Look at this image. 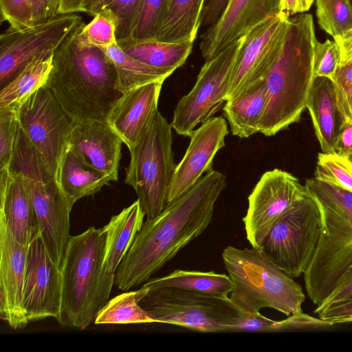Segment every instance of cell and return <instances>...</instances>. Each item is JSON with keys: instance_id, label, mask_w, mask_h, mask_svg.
Returning <instances> with one entry per match:
<instances>
[{"instance_id": "cell-52", "label": "cell", "mask_w": 352, "mask_h": 352, "mask_svg": "<svg viewBox=\"0 0 352 352\" xmlns=\"http://www.w3.org/2000/svg\"><path fill=\"white\" fill-rule=\"evenodd\" d=\"M85 0H62L60 14L84 12L83 5Z\"/></svg>"}, {"instance_id": "cell-15", "label": "cell", "mask_w": 352, "mask_h": 352, "mask_svg": "<svg viewBox=\"0 0 352 352\" xmlns=\"http://www.w3.org/2000/svg\"><path fill=\"white\" fill-rule=\"evenodd\" d=\"M307 192L305 185L288 172L278 168L265 172L248 196L243 218L252 247L258 249L277 221Z\"/></svg>"}, {"instance_id": "cell-10", "label": "cell", "mask_w": 352, "mask_h": 352, "mask_svg": "<svg viewBox=\"0 0 352 352\" xmlns=\"http://www.w3.org/2000/svg\"><path fill=\"white\" fill-rule=\"evenodd\" d=\"M319 205L321 233L303 273L307 293L316 306L334 290L352 265V225L334 210Z\"/></svg>"}, {"instance_id": "cell-48", "label": "cell", "mask_w": 352, "mask_h": 352, "mask_svg": "<svg viewBox=\"0 0 352 352\" xmlns=\"http://www.w3.org/2000/svg\"><path fill=\"white\" fill-rule=\"evenodd\" d=\"M335 151L340 156L352 157V119L343 120L339 126L336 139Z\"/></svg>"}, {"instance_id": "cell-49", "label": "cell", "mask_w": 352, "mask_h": 352, "mask_svg": "<svg viewBox=\"0 0 352 352\" xmlns=\"http://www.w3.org/2000/svg\"><path fill=\"white\" fill-rule=\"evenodd\" d=\"M315 0H280L279 15L289 19L309 10Z\"/></svg>"}, {"instance_id": "cell-18", "label": "cell", "mask_w": 352, "mask_h": 352, "mask_svg": "<svg viewBox=\"0 0 352 352\" xmlns=\"http://www.w3.org/2000/svg\"><path fill=\"white\" fill-rule=\"evenodd\" d=\"M228 133L226 120L218 116L210 118L190 133L188 148L173 175L168 204L189 190L204 173L213 170L214 157L225 146Z\"/></svg>"}, {"instance_id": "cell-29", "label": "cell", "mask_w": 352, "mask_h": 352, "mask_svg": "<svg viewBox=\"0 0 352 352\" xmlns=\"http://www.w3.org/2000/svg\"><path fill=\"white\" fill-rule=\"evenodd\" d=\"M129 56L151 66L175 71L182 67L191 53L192 43H167L156 40L133 42L117 41Z\"/></svg>"}, {"instance_id": "cell-6", "label": "cell", "mask_w": 352, "mask_h": 352, "mask_svg": "<svg viewBox=\"0 0 352 352\" xmlns=\"http://www.w3.org/2000/svg\"><path fill=\"white\" fill-rule=\"evenodd\" d=\"M105 243L103 228L91 226L70 237L61 266V325L83 330L95 320Z\"/></svg>"}, {"instance_id": "cell-25", "label": "cell", "mask_w": 352, "mask_h": 352, "mask_svg": "<svg viewBox=\"0 0 352 352\" xmlns=\"http://www.w3.org/2000/svg\"><path fill=\"white\" fill-rule=\"evenodd\" d=\"M111 181L109 176L87 164L69 148L67 149L60 164L57 182L72 208L77 201L97 193Z\"/></svg>"}, {"instance_id": "cell-36", "label": "cell", "mask_w": 352, "mask_h": 352, "mask_svg": "<svg viewBox=\"0 0 352 352\" xmlns=\"http://www.w3.org/2000/svg\"><path fill=\"white\" fill-rule=\"evenodd\" d=\"M87 25H82L78 37L80 42L89 47L103 50L117 43L118 19L109 10H104L94 16Z\"/></svg>"}, {"instance_id": "cell-21", "label": "cell", "mask_w": 352, "mask_h": 352, "mask_svg": "<svg viewBox=\"0 0 352 352\" xmlns=\"http://www.w3.org/2000/svg\"><path fill=\"white\" fill-rule=\"evenodd\" d=\"M163 82H154L128 91L110 110L107 122L129 149L139 142L157 109Z\"/></svg>"}, {"instance_id": "cell-27", "label": "cell", "mask_w": 352, "mask_h": 352, "mask_svg": "<svg viewBox=\"0 0 352 352\" xmlns=\"http://www.w3.org/2000/svg\"><path fill=\"white\" fill-rule=\"evenodd\" d=\"M205 1L170 0L155 40L193 43L202 22Z\"/></svg>"}, {"instance_id": "cell-54", "label": "cell", "mask_w": 352, "mask_h": 352, "mask_svg": "<svg viewBox=\"0 0 352 352\" xmlns=\"http://www.w3.org/2000/svg\"><path fill=\"white\" fill-rule=\"evenodd\" d=\"M351 160L352 161V157L351 158Z\"/></svg>"}, {"instance_id": "cell-3", "label": "cell", "mask_w": 352, "mask_h": 352, "mask_svg": "<svg viewBox=\"0 0 352 352\" xmlns=\"http://www.w3.org/2000/svg\"><path fill=\"white\" fill-rule=\"evenodd\" d=\"M317 41L312 15L288 19L281 52L265 79L267 104L259 132L272 136L300 120L315 78L314 48Z\"/></svg>"}, {"instance_id": "cell-38", "label": "cell", "mask_w": 352, "mask_h": 352, "mask_svg": "<svg viewBox=\"0 0 352 352\" xmlns=\"http://www.w3.org/2000/svg\"><path fill=\"white\" fill-rule=\"evenodd\" d=\"M305 186L317 201L334 210L352 225V192L336 186L307 179Z\"/></svg>"}, {"instance_id": "cell-40", "label": "cell", "mask_w": 352, "mask_h": 352, "mask_svg": "<svg viewBox=\"0 0 352 352\" xmlns=\"http://www.w3.org/2000/svg\"><path fill=\"white\" fill-rule=\"evenodd\" d=\"M19 126L16 110L0 109V170L9 169Z\"/></svg>"}, {"instance_id": "cell-24", "label": "cell", "mask_w": 352, "mask_h": 352, "mask_svg": "<svg viewBox=\"0 0 352 352\" xmlns=\"http://www.w3.org/2000/svg\"><path fill=\"white\" fill-rule=\"evenodd\" d=\"M306 108L315 134L324 153H336V135L342 122L336 102L333 81L326 77H316L310 88Z\"/></svg>"}, {"instance_id": "cell-28", "label": "cell", "mask_w": 352, "mask_h": 352, "mask_svg": "<svg viewBox=\"0 0 352 352\" xmlns=\"http://www.w3.org/2000/svg\"><path fill=\"white\" fill-rule=\"evenodd\" d=\"M148 288L169 287L228 298L232 290L229 276L214 272L176 270L143 284Z\"/></svg>"}, {"instance_id": "cell-2", "label": "cell", "mask_w": 352, "mask_h": 352, "mask_svg": "<svg viewBox=\"0 0 352 352\" xmlns=\"http://www.w3.org/2000/svg\"><path fill=\"white\" fill-rule=\"evenodd\" d=\"M81 21L53 54L45 86L76 122H107L122 96L117 89V71L105 50L82 44Z\"/></svg>"}, {"instance_id": "cell-31", "label": "cell", "mask_w": 352, "mask_h": 352, "mask_svg": "<svg viewBox=\"0 0 352 352\" xmlns=\"http://www.w3.org/2000/svg\"><path fill=\"white\" fill-rule=\"evenodd\" d=\"M53 56L28 65L0 91V109L16 110L32 94L46 85Z\"/></svg>"}, {"instance_id": "cell-19", "label": "cell", "mask_w": 352, "mask_h": 352, "mask_svg": "<svg viewBox=\"0 0 352 352\" xmlns=\"http://www.w3.org/2000/svg\"><path fill=\"white\" fill-rule=\"evenodd\" d=\"M28 247L0 219V318L13 329L29 323L23 304Z\"/></svg>"}, {"instance_id": "cell-50", "label": "cell", "mask_w": 352, "mask_h": 352, "mask_svg": "<svg viewBox=\"0 0 352 352\" xmlns=\"http://www.w3.org/2000/svg\"><path fill=\"white\" fill-rule=\"evenodd\" d=\"M228 0H208L204 7L202 22L204 25H212L219 18Z\"/></svg>"}, {"instance_id": "cell-53", "label": "cell", "mask_w": 352, "mask_h": 352, "mask_svg": "<svg viewBox=\"0 0 352 352\" xmlns=\"http://www.w3.org/2000/svg\"><path fill=\"white\" fill-rule=\"evenodd\" d=\"M349 3H350V5H351V9H352V0H349Z\"/></svg>"}, {"instance_id": "cell-30", "label": "cell", "mask_w": 352, "mask_h": 352, "mask_svg": "<svg viewBox=\"0 0 352 352\" xmlns=\"http://www.w3.org/2000/svg\"><path fill=\"white\" fill-rule=\"evenodd\" d=\"M117 71V89L122 94L154 82H164L174 71L147 65L124 52L118 43L104 50Z\"/></svg>"}, {"instance_id": "cell-7", "label": "cell", "mask_w": 352, "mask_h": 352, "mask_svg": "<svg viewBox=\"0 0 352 352\" xmlns=\"http://www.w3.org/2000/svg\"><path fill=\"white\" fill-rule=\"evenodd\" d=\"M170 124L157 110L139 142L129 150L124 182L135 190L146 219L168 205L170 186L177 164Z\"/></svg>"}, {"instance_id": "cell-35", "label": "cell", "mask_w": 352, "mask_h": 352, "mask_svg": "<svg viewBox=\"0 0 352 352\" xmlns=\"http://www.w3.org/2000/svg\"><path fill=\"white\" fill-rule=\"evenodd\" d=\"M316 13L320 28L333 38L352 28L349 0H316Z\"/></svg>"}, {"instance_id": "cell-11", "label": "cell", "mask_w": 352, "mask_h": 352, "mask_svg": "<svg viewBox=\"0 0 352 352\" xmlns=\"http://www.w3.org/2000/svg\"><path fill=\"white\" fill-rule=\"evenodd\" d=\"M243 40L244 36L236 39L202 66L193 87L174 109L170 125L177 134L189 137L226 102L230 72Z\"/></svg>"}, {"instance_id": "cell-5", "label": "cell", "mask_w": 352, "mask_h": 352, "mask_svg": "<svg viewBox=\"0 0 352 352\" xmlns=\"http://www.w3.org/2000/svg\"><path fill=\"white\" fill-rule=\"evenodd\" d=\"M10 173L25 186L35 210L41 235L49 254L60 267L69 240L72 208L38 151L19 126Z\"/></svg>"}, {"instance_id": "cell-8", "label": "cell", "mask_w": 352, "mask_h": 352, "mask_svg": "<svg viewBox=\"0 0 352 352\" xmlns=\"http://www.w3.org/2000/svg\"><path fill=\"white\" fill-rule=\"evenodd\" d=\"M139 305L155 322L181 326L201 332L231 331L242 313L228 298L183 289L142 286Z\"/></svg>"}, {"instance_id": "cell-39", "label": "cell", "mask_w": 352, "mask_h": 352, "mask_svg": "<svg viewBox=\"0 0 352 352\" xmlns=\"http://www.w3.org/2000/svg\"><path fill=\"white\" fill-rule=\"evenodd\" d=\"M341 62V53L338 43L333 40L316 41L313 63L314 77H326L333 80Z\"/></svg>"}, {"instance_id": "cell-22", "label": "cell", "mask_w": 352, "mask_h": 352, "mask_svg": "<svg viewBox=\"0 0 352 352\" xmlns=\"http://www.w3.org/2000/svg\"><path fill=\"white\" fill-rule=\"evenodd\" d=\"M122 143L107 122L91 121L76 123L68 148L111 181H117Z\"/></svg>"}, {"instance_id": "cell-33", "label": "cell", "mask_w": 352, "mask_h": 352, "mask_svg": "<svg viewBox=\"0 0 352 352\" xmlns=\"http://www.w3.org/2000/svg\"><path fill=\"white\" fill-rule=\"evenodd\" d=\"M143 0H85L84 12L94 16L104 10L111 11L118 22L117 41L129 38Z\"/></svg>"}, {"instance_id": "cell-41", "label": "cell", "mask_w": 352, "mask_h": 352, "mask_svg": "<svg viewBox=\"0 0 352 352\" xmlns=\"http://www.w3.org/2000/svg\"><path fill=\"white\" fill-rule=\"evenodd\" d=\"M332 81L342 121L352 119V58L339 65Z\"/></svg>"}, {"instance_id": "cell-32", "label": "cell", "mask_w": 352, "mask_h": 352, "mask_svg": "<svg viewBox=\"0 0 352 352\" xmlns=\"http://www.w3.org/2000/svg\"><path fill=\"white\" fill-rule=\"evenodd\" d=\"M152 322L154 320L138 303L137 291L124 292L108 300L94 320L96 324Z\"/></svg>"}, {"instance_id": "cell-42", "label": "cell", "mask_w": 352, "mask_h": 352, "mask_svg": "<svg viewBox=\"0 0 352 352\" xmlns=\"http://www.w3.org/2000/svg\"><path fill=\"white\" fill-rule=\"evenodd\" d=\"M1 14L10 26L21 29L32 26L30 0H0Z\"/></svg>"}, {"instance_id": "cell-43", "label": "cell", "mask_w": 352, "mask_h": 352, "mask_svg": "<svg viewBox=\"0 0 352 352\" xmlns=\"http://www.w3.org/2000/svg\"><path fill=\"white\" fill-rule=\"evenodd\" d=\"M333 325L334 324L332 322L320 317L318 318H314L301 311L290 315L283 320L276 321L273 327V331L317 329L329 327Z\"/></svg>"}, {"instance_id": "cell-4", "label": "cell", "mask_w": 352, "mask_h": 352, "mask_svg": "<svg viewBox=\"0 0 352 352\" xmlns=\"http://www.w3.org/2000/svg\"><path fill=\"white\" fill-rule=\"evenodd\" d=\"M222 258L233 285L229 300L241 313L256 314L265 307L287 316L302 311L305 295L301 286L259 249L230 245Z\"/></svg>"}, {"instance_id": "cell-45", "label": "cell", "mask_w": 352, "mask_h": 352, "mask_svg": "<svg viewBox=\"0 0 352 352\" xmlns=\"http://www.w3.org/2000/svg\"><path fill=\"white\" fill-rule=\"evenodd\" d=\"M276 320L256 314H243L239 320L231 327V331H273Z\"/></svg>"}, {"instance_id": "cell-34", "label": "cell", "mask_w": 352, "mask_h": 352, "mask_svg": "<svg viewBox=\"0 0 352 352\" xmlns=\"http://www.w3.org/2000/svg\"><path fill=\"white\" fill-rule=\"evenodd\" d=\"M170 2V0H143L131 34L126 40L133 42L155 40Z\"/></svg>"}, {"instance_id": "cell-51", "label": "cell", "mask_w": 352, "mask_h": 352, "mask_svg": "<svg viewBox=\"0 0 352 352\" xmlns=\"http://www.w3.org/2000/svg\"><path fill=\"white\" fill-rule=\"evenodd\" d=\"M333 40L338 43L340 50V64L351 60L352 58V28L342 36L334 38Z\"/></svg>"}, {"instance_id": "cell-37", "label": "cell", "mask_w": 352, "mask_h": 352, "mask_svg": "<svg viewBox=\"0 0 352 352\" xmlns=\"http://www.w3.org/2000/svg\"><path fill=\"white\" fill-rule=\"evenodd\" d=\"M314 178L352 192V161L336 153H320Z\"/></svg>"}, {"instance_id": "cell-12", "label": "cell", "mask_w": 352, "mask_h": 352, "mask_svg": "<svg viewBox=\"0 0 352 352\" xmlns=\"http://www.w3.org/2000/svg\"><path fill=\"white\" fill-rule=\"evenodd\" d=\"M16 111L19 126L57 180L60 162L76 123L45 85L25 100Z\"/></svg>"}, {"instance_id": "cell-47", "label": "cell", "mask_w": 352, "mask_h": 352, "mask_svg": "<svg viewBox=\"0 0 352 352\" xmlns=\"http://www.w3.org/2000/svg\"><path fill=\"white\" fill-rule=\"evenodd\" d=\"M352 296V265L348 269L334 290L320 305L316 306L314 313L329 305L344 300Z\"/></svg>"}, {"instance_id": "cell-23", "label": "cell", "mask_w": 352, "mask_h": 352, "mask_svg": "<svg viewBox=\"0 0 352 352\" xmlns=\"http://www.w3.org/2000/svg\"><path fill=\"white\" fill-rule=\"evenodd\" d=\"M0 219L19 243L29 246L41 234L32 200L20 179L8 169L0 170Z\"/></svg>"}, {"instance_id": "cell-14", "label": "cell", "mask_w": 352, "mask_h": 352, "mask_svg": "<svg viewBox=\"0 0 352 352\" xmlns=\"http://www.w3.org/2000/svg\"><path fill=\"white\" fill-rule=\"evenodd\" d=\"M287 28L288 19L278 14L244 35L230 72L226 101L265 80L281 52Z\"/></svg>"}, {"instance_id": "cell-1", "label": "cell", "mask_w": 352, "mask_h": 352, "mask_svg": "<svg viewBox=\"0 0 352 352\" xmlns=\"http://www.w3.org/2000/svg\"><path fill=\"white\" fill-rule=\"evenodd\" d=\"M226 185L212 170L156 217L146 219L116 272L114 285L128 291L143 285L212 221L214 205Z\"/></svg>"}, {"instance_id": "cell-20", "label": "cell", "mask_w": 352, "mask_h": 352, "mask_svg": "<svg viewBox=\"0 0 352 352\" xmlns=\"http://www.w3.org/2000/svg\"><path fill=\"white\" fill-rule=\"evenodd\" d=\"M145 216L138 199L118 214L113 215L103 227L106 232V243L96 298L97 313L109 300L116 270L142 228Z\"/></svg>"}, {"instance_id": "cell-26", "label": "cell", "mask_w": 352, "mask_h": 352, "mask_svg": "<svg viewBox=\"0 0 352 352\" xmlns=\"http://www.w3.org/2000/svg\"><path fill=\"white\" fill-rule=\"evenodd\" d=\"M266 104L265 80L241 96L226 101L223 107V116L229 122L232 135L246 138L259 132Z\"/></svg>"}, {"instance_id": "cell-17", "label": "cell", "mask_w": 352, "mask_h": 352, "mask_svg": "<svg viewBox=\"0 0 352 352\" xmlns=\"http://www.w3.org/2000/svg\"><path fill=\"white\" fill-rule=\"evenodd\" d=\"M280 0H228L218 20L202 34L200 52L208 61L232 42L280 13Z\"/></svg>"}, {"instance_id": "cell-13", "label": "cell", "mask_w": 352, "mask_h": 352, "mask_svg": "<svg viewBox=\"0 0 352 352\" xmlns=\"http://www.w3.org/2000/svg\"><path fill=\"white\" fill-rule=\"evenodd\" d=\"M82 21L76 14H61L39 25L9 27L0 36V87L13 80L33 62L53 56Z\"/></svg>"}, {"instance_id": "cell-46", "label": "cell", "mask_w": 352, "mask_h": 352, "mask_svg": "<svg viewBox=\"0 0 352 352\" xmlns=\"http://www.w3.org/2000/svg\"><path fill=\"white\" fill-rule=\"evenodd\" d=\"M316 314L334 324L352 322V296L331 304Z\"/></svg>"}, {"instance_id": "cell-9", "label": "cell", "mask_w": 352, "mask_h": 352, "mask_svg": "<svg viewBox=\"0 0 352 352\" xmlns=\"http://www.w3.org/2000/svg\"><path fill=\"white\" fill-rule=\"evenodd\" d=\"M321 229L320 206L307 190L277 221L258 249L287 275L296 278L309 265Z\"/></svg>"}, {"instance_id": "cell-44", "label": "cell", "mask_w": 352, "mask_h": 352, "mask_svg": "<svg viewBox=\"0 0 352 352\" xmlns=\"http://www.w3.org/2000/svg\"><path fill=\"white\" fill-rule=\"evenodd\" d=\"M32 26L45 23L60 15L62 0H30Z\"/></svg>"}, {"instance_id": "cell-16", "label": "cell", "mask_w": 352, "mask_h": 352, "mask_svg": "<svg viewBox=\"0 0 352 352\" xmlns=\"http://www.w3.org/2000/svg\"><path fill=\"white\" fill-rule=\"evenodd\" d=\"M62 303L61 267L55 263L41 235L28 247L23 304L28 320L52 317L58 320Z\"/></svg>"}]
</instances>
